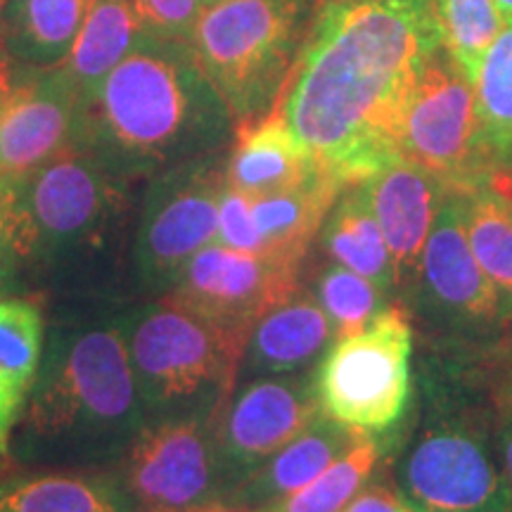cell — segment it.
<instances>
[{
	"label": "cell",
	"instance_id": "1",
	"mask_svg": "<svg viewBox=\"0 0 512 512\" xmlns=\"http://www.w3.org/2000/svg\"><path fill=\"white\" fill-rule=\"evenodd\" d=\"M441 46L437 0H318L275 112L320 169L361 183L401 157L408 98Z\"/></svg>",
	"mask_w": 512,
	"mask_h": 512
},
{
	"label": "cell",
	"instance_id": "2",
	"mask_svg": "<svg viewBox=\"0 0 512 512\" xmlns=\"http://www.w3.org/2000/svg\"><path fill=\"white\" fill-rule=\"evenodd\" d=\"M124 302L46 299V339L5 463L110 472L145 430L128 361Z\"/></svg>",
	"mask_w": 512,
	"mask_h": 512
},
{
	"label": "cell",
	"instance_id": "3",
	"mask_svg": "<svg viewBox=\"0 0 512 512\" xmlns=\"http://www.w3.org/2000/svg\"><path fill=\"white\" fill-rule=\"evenodd\" d=\"M238 124L185 38L140 34L83 105L76 145L121 181L143 185L226 152Z\"/></svg>",
	"mask_w": 512,
	"mask_h": 512
},
{
	"label": "cell",
	"instance_id": "4",
	"mask_svg": "<svg viewBox=\"0 0 512 512\" xmlns=\"http://www.w3.org/2000/svg\"><path fill=\"white\" fill-rule=\"evenodd\" d=\"M140 188L69 147L22 176L31 226V294L124 302Z\"/></svg>",
	"mask_w": 512,
	"mask_h": 512
},
{
	"label": "cell",
	"instance_id": "5",
	"mask_svg": "<svg viewBox=\"0 0 512 512\" xmlns=\"http://www.w3.org/2000/svg\"><path fill=\"white\" fill-rule=\"evenodd\" d=\"M121 325L145 425L214 418L238 382L247 339L164 297L128 299Z\"/></svg>",
	"mask_w": 512,
	"mask_h": 512
},
{
	"label": "cell",
	"instance_id": "6",
	"mask_svg": "<svg viewBox=\"0 0 512 512\" xmlns=\"http://www.w3.org/2000/svg\"><path fill=\"white\" fill-rule=\"evenodd\" d=\"M318 0H216L204 5L190 46L238 128L278 105L309 36Z\"/></svg>",
	"mask_w": 512,
	"mask_h": 512
},
{
	"label": "cell",
	"instance_id": "7",
	"mask_svg": "<svg viewBox=\"0 0 512 512\" xmlns=\"http://www.w3.org/2000/svg\"><path fill=\"white\" fill-rule=\"evenodd\" d=\"M399 302L425 349L479 347L501 335L505 318L465 233V190H451Z\"/></svg>",
	"mask_w": 512,
	"mask_h": 512
},
{
	"label": "cell",
	"instance_id": "8",
	"mask_svg": "<svg viewBox=\"0 0 512 512\" xmlns=\"http://www.w3.org/2000/svg\"><path fill=\"white\" fill-rule=\"evenodd\" d=\"M496 430L475 415L422 408L394 456V489L413 512H512Z\"/></svg>",
	"mask_w": 512,
	"mask_h": 512
},
{
	"label": "cell",
	"instance_id": "9",
	"mask_svg": "<svg viewBox=\"0 0 512 512\" xmlns=\"http://www.w3.org/2000/svg\"><path fill=\"white\" fill-rule=\"evenodd\" d=\"M226 152L192 159L147 178L140 188L131 247L128 297L159 299L183 268L219 235Z\"/></svg>",
	"mask_w": 512,
	"mask_h": 512
},
{
	"label": "cell",
	"instance_id": "10",
	"mask_svg": "<svg viewBox=\"0 0 512 512\" xmlns=\"http://www.w3.org/2000/svg\"><path fill=\"white\" fill-rule=\"evenodd\" d=\"M413 332L396 299L361 332L339 337L313 373L323 413L370 437L392 432L411 406Z\"/></svg>",
	"mask_w": 512,
	"mask_h": 512
},
{
	"label": "cell",
	"instance_id": "11",
	"mask_svg": "<svg viewBox=\"0 0 512 512\" xmlns=\"http://www.w3.org/2000/svg\"><path fill=\"white\" fill-rule=\"evenodd\" d=\"M399 155L472 190L494 176L479 143L475 83L441 46L415 81L401 121Z\"/></svg>",
	"mask_w": 512,
	"mask_h": 512
},
{
	"label": "cell",
	"instance_id": "12",
	"mask_svg": "<svg viewBox=\"0 0 512 512\" xmlns=\"http://www.w3.org/2000/svg\"><path fill=\"white\" fill-rule=\"evenodd\" d=\"M313 373L316 370L235 382L233 392L211 418L221 503L323 413Z\"/></svg>",
	"mask_w": 512,
	"mask_h": 512
},
{
	"label": "cell",
	"instance_id": "13",
	"mask_svg": "<svg viewBox=\"0 0 512 512\" xmlns=\"http://www.w3.org/2000/svg\"><path fill=\"white\" fill-rule=\"evenodd\" d=\"M110 472L140 512H195L221 503L211 418L145 425Z\"/></svg>",
	"mask_w": 512,
	"mask_h": 512
},
{
	"label": "cell",
	"instance_id": "14",
	"mask_svg": "<svg viewBox=\"0 0 512 512\" xmlns=\"http://www.w3.org/2000/svg\"><path fill=\"white\" fill-rule=\"evenodd\" d=\"M302 268L211 242L192 256L164 299L247 339L261 313L302 285Z\"/></svg>",
	"mask_w": 512,
	"mask_h": 512
},
{
	"label": "cell",
	"instance_id": "15",
	"mask_svg": "<svg viewBox=\"0 0 512 512\" xmlns=\"http://www.w3.org/2000/svg\"><path fill=\"white\" fill-rule=\"evenodd\" d=\"M81 100L62 67H15L0 98V176H27L76 145Z\"/></svg>",
	"mask_w": 512,
	"mask_h": 512
},
{
	"label": "cell",
	"instance_id": "16",
	"mask_svg": "<svg viewBox=\"0 0 512 512\" xmlns=\"http://www.w3.org/2000/svg\"><path fill=\"white\" fill-rule=\"evenodd\" d=\"M363 183L368 190L370 209L392 254L399 294L401 287L411 280L441 204L453 188L441 176L403 157L382 166Z\"/></svg>",
	"mask_w": 512,
	"mask_h": 512
},
{
	"label": "cell",
	"instance_id": "17",
	"mask_svg": "<svg viewBox=\"0 0 512 512\" xmlns=\"http://www.w3.org/2000/svg\"><path fill=\"white\" fill-rule=\"evenodd\" d=\"M337 342L330 318L304 285L256 318L242 351L238 382L311 373Z\"/></svg>",
	"mask_w": 512,
	"mask_h": 512
},
{
	"label": "cell",
	"instance_id": "18",
	"mask_svg": "<svg viewBox=\"0 0 512 512\" xmlns=\"http://www.w3.org/2000/svg\"><path fill=\"white\" fill-rule=\"evenodd\" d=\"M366 437L368 434L320 413L264 465L256 467L223 503L252 510L268 508L311 484Z\"/></svg>",
	"mask_w": 512,
	"mask_h": 512
},
{
	"label": "cell",
	"instance_id": "19",
	"mask_svg": "<svg viewBox=\"0 0 512 512\" xmlns=\"http://www.w3.org/2000/svg\"><path fill=\"white\" fill-rule=\"evenodd\" d=\"M320 169L294 140L278 112L242 126L226 159V183L247 197H266L309 181Z\"/></svg>",
	"mask_w": 512,
	"mask_h": 512
},
{
	"label": "cell",
	"instance_id": "20",
	"mask_svg": "<svg viewBox=\"0 0 512 512\" xmlns=\"http://www.w3.org/2000/svg\"><path fill=\"white\" fill-rule=\"evenodd\" d=\"M0 512H140L112 472L22 470L0 475Z\"/></svg>",
	"mask_w": 512,
	"mask_h": 512
},
{
	"label": "cell",
	"instance_id": "21",
	"mask_svg": "<svg viewBox=\"0 0 512 512\" xmlns=\"http://www.w3.org/2000/svg\"><path fill=\"white\" fill-rule=\"evenodd\" d=\"M46 339V297L22 294L0 299V458L34 387Z\"/></svg>",
	"mask_w": 512,
	"mask_h": 512
},
{
	"label": "cell",
	"instance_id": "22",
	"mask_svg": "<svg viewBox=\"0 0 512 512\" xmlns=\"http://www.w3.org/2000/svg\"><path fill=\"white\" fill-rule=\"evenodd\" d=\"M342 188L344 183L328 171H318L290 190L254 197L252 216L266 245V256L304 264Z\"/></svg>",
	"mask_w": 512,
	"mask_h": 512
},
{
	"label": "cell",
	"instance_id": "23",
	"mask_svg": "<svg viewBox=\"0 0 512 512\" xmlns=\"http://www.w3.org/2000/svg\"><path fill=\"white\" fill-rule=\"evenodd\" d=\"M91 0H5L3 48L15 67H60L72 53Z\"/></svg>",
	"mask_w": 512,
	"mask_h": 512
},
{
	"label": "cell",
	"instance_id": "24",
	"mask_svg": "<svg viewBox=\"0 0 512 512\" xmlns=\"http://www.w3.org/2000/svg\"><path fill=\"white\" fill-rule=\"evenodd\" d=\"M313 247L325 259L351 268V271L373 280L375 285L396 294V275L392 254L377 219L370 209L366 183L344 185L339 197L325 216Z\"/></svg>",
	"mask_w": 512,
	"mask_h": 512
},
{
	"label": "cell",
	"instance_id": "25",
	"mask_svg": "<svg viewBox=\"0 0 512 512\" xmlns=\"http://www.w3.org/2000/svg\"><path fill=\"white\" fill-rule=\"evenodd\" d=\"M512 174H494L465 190V233L479 268L498 294L503 318L512 316Z\"/></svg>",
	"mask_w": 512,
	"mask_h": 512
},
{
	"label": "cell",
	"instance_id": "26",
	"mask_svg": "<svg viewBox=\"0 0 512 512\" xmlns=\"http://www.w3.org/2000/svg\"><path fill=\"white\" fill-rule=\"evenodd\" d=\"M140 29L128 0H91L72 53L60 67L79 93L81 110L124 57L136 46Z\"/></svg>",
	"mask_w": 512,
	"mask_h": 512
},
{
	"label": "cell",
	"instance_id": "27",
	"mask_svg": "<svg viewBox=\"0 0 512 512\" xmlns=\"http://www.w3.org/2000/svg\"><path fill=\"white\" fill-rule=\"evenodd\" d=\"M475 95L486 162L494 174H512V22L486 50Z\"/></svg>",
	"mask_w": 512,
	"mask_h": 512
},
{
	"label": "cell",
	"instance_id": "28",
	"mask_svg": "<svg viewBox=\"0 0 512 512\" xmlns=\"http://www.w3.org/2000/svg\"><path fill=\"white\" fill-rule=\"evenodd\" d=\"M302 285L330 318L337 339L361 332L373 323L375 316H380L389 304L399 299L396 294L375 285L373 280L325 256L311 268L304 264Z\"/></svg>",
	"mask_w": 512,
	"mask_h": 512
},
{
	"label": "cell",
	"instance_id": "29",
	"mask_svg": "<svg viewBox=\"0 0 512 512\" xmlns=\"http://www.w3.org/2000/svg\"><path fill=\"white\" fill-rule=\"evenodd\" d=\"M384 458V446L377 437H368L356 444L347 456L332 463L304 489L294 491L283 501L261 508V512H342L351 498L375 477V470Z\"/></svg>",
	"mask_w": 512,
	"mask_h": 512
},
{
	"label": "cell",
	"instance_id": "30",
	"mask_svg": "<svg viewBox=\"0 0 512 512\" xmlns=\"http://www.w3.org/2000/svg\"><path fill=\"white\" fill-rule=\"evenodd\" d=\"M441 43L475 83L486 50L505 22L494 0H437Z\"/></svg>",
	"mask_w": 512,
	"mask_h": 512
},
{
	"label": "cell",
	"instance_id": "31",
	"mask_svg": "<svg viewBox=\"0 0 512 512\" xmlns=\"http://www.w3.org/2000/svg\"><path fill=\"white\" fill-rule=\"evenodd\" d=\"M31 294V226L22 176L0 178V299Z\"/></svg>",
	"mask_w": 512,
	"mask_h": 512
},
{
	"label": "cell",
	"instance_id": "32",
	"mask_svg": "<svg viewBox=\"0 0 512 512\" xmlns=\"http://www.w3.org/2000/svg\"><path fill=\"white\" fill-rule=\"evenodd\" d=\"M145 34L188 41L197 19L204 10V0H128Z\"/></svg>",
	"mask_w": 512,
	"mask_h": 512
},
{
	"label": "cell",
	"instance_id": "33",
	"mask_svg": "<svg viewBox=\"0 0 512 512\" xmlns=\"http://www.w3.org/2000/svg\"><path fill=\"white\" fill-rule=\"evenodd\" d=\"M219 245L249 254H264L266 245L261 240L259 230H256L252 216V197L242 195L240 190L230 188L226 183L221 192L219 202V235H216Z\"/></svg>",
	"mask_w": 512,
	"mask_h": 512
},
{
	"label": "cell",
	"instance_id": "34",
	"mask_svg": "<svg viewBox=\"0 0 512 512\" xmlns=\"http://www.w3.org/2000/svg\"><path fill=\"white\" fill-rule=\"evenodd\" d=\"M342 512H413V508L403 501V496L394 486L368 482L344 505Z\"/></svg>",
	"mask_w": 512,
	"mask_h": 512
},
{
	"label": "cell",
	"instance_id": "35",
	"mask_svg": "<svg viewBox=\"0 0 512 512\" xmlns=\"http://www.w3.org/2000/svg\"><path fill=\"white\" fill-rule=\"evenodd\" d=\"M496 456H498L503 482L508 486L510 503H512V415L503 418L496 430Z\"/></svg>",
	"mask_w": 512,
	"mask_h": 512
},
{
	"label": "cell",
	"instance_id": "36",
	"mask_svg": "<svg viewBox=\"0 0 512 512\" xmlns=\"http://www.w3.org/2000/svg\"><path fill=\"white\" fill-rule=\"evenodd\" d=\"M12 79H15V64H12L8 53H5V48H0V98L12 86Z\"/></svg>",
	"mask_w": 512,
	"mask_h": 512
},
{
	"label": "cell",
	"instance_id": "37",
	"mask_svg": "<svg viewBox=\"0 0 512 512\" xmlns=\"http://www.w3.org/2000/svg\"><path fill=\"white\" fill-rule=\"evenodd\" d=\"M195 512H261V510L238 508V505H226V503H214V505H207V508H200Z\"/></svg>",
	"mask_w": 512,
	"mask_h": 512
},
{
	"label": "cell",
	"instance_id": "38",
	"mask_svg": "<svg viewBox=\"0 0 512 512\" xmlns=\"http://www.w3.org/2000/svg\"><path fill=\"white\" fill-rule=\"evenodd\" d=\"M498 12H501L503 22L510 24L512 22V0H494Z\"/></svg>",
	"mask_w": 512,
	"mask_h": 512
},
{
	"label": "cell",
	"instance_id": "39",
	"mask_svg": "<svg viewBox=\"0 0 512 512\" xmlns=\"http://www.w3.org/2000/svg\"><path fill=\"white\" fill-rule=\"evenodd\" d=\"M3 3L5 0H0V48H3Z\"/></svg>",
	"mask_w": 512,
	"mask_h": 512
},
{
	"label": "cell",
	"instance_id": "40",
	"mask_svg": "<svg viewBox=\"0 0 512 512\" xmlns=\"http://www.w3.org/2000/svg\"><path fill=\"white\" fill-rule=\"evenodd\" d=\"M209 3H216V0H204V5H209Z\"/></svg>",
	"mask_w": 512,
	"mask_h": 512
},
{
	"label": "cell",
	"instance_id": "41",
	"mask_svg": "<svg viewBox=\"0 0 512 512\" xmlns=\"http://www.w3.org/2000/svg\"><path fill=\"white\" fill-rule=\"evenodd\" d=\"M510 200H512V188H510Z\"/></svg>",
	"mask_w": 512,
	"mask_h": 512
},
{
	"label": "cell",
	"instance_id": "42",
	"mask_svg": "<svg viewBox=\"0 0 512 512\" xmlns=\"http://www.w3.org/2000/svg\"><path fill=\"white\" fill-rule=\"evenodd\" d=\"M0 178H3V176H0Z\"/></svg>",
	"mask_w": 512,
	"mask_h": 512
}]
</instances>
